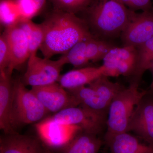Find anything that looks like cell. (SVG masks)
<instances>
[{
  "instance_id": "obj_20",
  "label": "cell",
  "mask_w": 153,
  "mask_h": 153,
  "mask_svg": "<svg viewBox=\"0 0 153 153\" xmlns=\"http://www.w3.org/2000/svg\"><path fill=\"white\" fill-rule=\"evenodd\" d=\"M27 38L30 49V57L37 55L44 39V33L41 24H36L30 19H25L19 22ZM29 57V58H30Z\"/></svg>"
},
{
  "instance_id": "obj_16",
  "label": "cell",
  "mask_w": 153,
  "mask_h": 153,
  "mask_svg": "<svg viewBox=\"0 0 153 153\" xmlns=\"http://www.w3.org/2000/svg\"><path fill=\"white\" fill-rule=\"evenodd\" d=\"M104 68L98 67H82L60 75L57 82L66 89H73L88 85L102 76H104Z\"/></svg>"
},
{
  "instance_id": "obj_19",
  "label": "cell",
  "mask_w": 153,
  "mask_h": 153,
  "mask_svg": "<svg viewBox=\"0 0 153 153\" xmlns=\"http://www.w3.org/2000/svg\"><path fill=\"white\" fill-rule=\"evenodd\" d=\"M136 65L131 84L138 85L144 73L153 63V37L137 48Z\"/></svg>"
},
{
  "instance_id": "obj_24",
  "label": "cell",
  "mask_w": 153,
  "mask_h": 153,
  "mask_svg": "<svg viewBox=\"0 0 153 153\" xmlns=\"http://www.w3.org/2000/svg\"><path fill=\"white\" fill-rule=\"evenodd\" d=\"M55 10L75 14L87 8L93 0H51Z\"/></svg>"
},
{
  "instance_id": "obj_28",
  "label": "cell",
  "mask_w": 153,
  "mask_h": 153,
  "mask_svg": "<svg viewBox=\"0 0 153 153\" xmlns=\"http://www.w3.org/2000/svg\"><path fill=\"white\" fill-rule=\"evenodd\" d=\"M45 153H53L52 151L50 150V149L49 148H47V149H46V152H45Z\"/></svg>"
},
{
  "instance_id": "obj_21",
  "label": "cell",
  "mask_w": 153,
  "mask_h": 153,
  "mask_svg": "<svg viewBox=\"0 0 153 153\" xmlns=\"http://www.w3.org/2000/svg\"><path fill=\"white\" fill-rule=\"evenodd\" d=\"M1 20L7 27L16 24L22 20L18 0H4L1 1Z\"/></svg>"
},
{
  "instance_id": "obj_6",
  "label": "cell",
  "mask_w": 153,
  "mask_h": 153,
  "mask_svg": "<svg viewBox=\"0 0 153 153\" xmlns=\"http://www.w3.org/2000/svg\"><path fill=\"white\" fill-rule=\"evenodd\" d=\"M108 77L102 76L88 84L85 97L80 105L105 117L112 100L124 88Z\"/></svg>"
},
{
  "instance_id": "obj_2",
  "label": "cell",
  "mask_w": 153,
  "mask_h": 153,
  "mask_svg": "<svg viewBox=\"0 0 153 153\" xmlns=\"http://www.w3.org/2000/svg\"><path fill=\"white\" fill-rule=\"evenodd\" d=\"M88 7V22L99 36L111 38L121 35L135 12L119 0H94Z\"/></svg>"
},
{
  "instance_id": "obj_17",
  "label": "cell",
  "mask_w": 153,
  "mask_h": 153,
  "mask_svg": "<svg viewBox=\"0 0 153 153\" xmlns=\"http://www.w3.org/2000/svg\"><path fill=\"white\" fill-rule=\"evenodd\" d=\"M111 153H153V146L141 143L128 132L105 139Z\"/></svg>"
},
{
  "instance_id": "obj_23",
  "label": "cell",
  "mask_w": 153,
  "mask_h": 153,
  "mask_svg": "<svg viewBox=\"0 0 153 153\" xmlns=\"http://www.w3.org/2000/svg\"><path fill=\"white\" fill-rule=\"evenodd\" d=\"M87 40L77 43L63 55L66 57L67 64H71L77 68H82L88 63L89 61L85 54Z\"/></svg>"
},
{
  "instance_id": "obj_9",
  "label": "cell",
  "mask_w": 153,
  "mask_h": 153,
  "mask_svg": "<svg viewBox=\"0 0 153 153\" xmlns=\"http://www.w3.org/2000/svg\"><path fill=\"white\" fill-rule=\"evenodd\" d=\"M137 48L131 46L113 47L105 56L104 76H132L136 65Z\"/></svg>"
},
{
  "instance_id": "obj_26",
  "label": "cell",
  "mask_w": 153,
  "mask_h": 153,
  "mask_svg": "<svg viewBox=\"0 0 153 153\" xmlns=\"http://www.w3.org/2000/svg\"><path fill=\"white\" fill-rule=\"evenodd\" d=\"M131 10L149 11L151 7V0H119Z\"/></svg>"
},
{
  "instance_id": "obj_27",
  "label": "cell",
  "mask_w": 153,
  "mask_h": 153,
  "mask_svg": "<svg viewBox=\"0 0 153 153\" xmlns=\"http://www.w3.org/2000/svg\"><path fill=\"white\" fill-rule=\"evenodd\" d=\"M149 70L150 71L152 75V81L150 85V91L151 92H152V91H153V63L150 67Z\"/></svg>"
},
{
  "instance_id": "obj_18",
  "label": "cell",
  "mask_w": 153,
  "mask_h": 153,
  "mask_svg": "<svg viewBox=\"0 0 153 153\" xmlns=\"http://www.w3.org/2000/svg\"><path fill=\"white\" fill-rule=\"evenodd\" d=\"M97 135L83 131L78 133L59 153H98L102 142Z\"/></svg>"
},
{
  "instance_id": "obj_14",
  "label": "cell",
  "mask_w": 153,
  "mask_h": 153,
  "mask_svg": "<svg viewBox=\"0 0 153 153\" xmlns=\"http://www.w3.org/2000/svg\"><path fill=\"white\" fill-rule=\"evenodd\" d=\"M32 136L16 133L1 137L0 153H45L47 148Z\"/></svg>"
},
{
  "instance_id": "obj_15",
  "label": "cell",
  "mask_w": 153,
  "mask_h": 153,
  "mask_svg": "<svg viewBox=\"0 0 153 153\" xmlns=\"http://www.w3.org/2000/svg\"><path fill=\"white\" fill-rule=\"evenodd\" d=\"M13 83L12 75L0 73V128L7 134L17 133L11 123Z\"/></svg>"
},
{
  "instance_id": "obj_3",
  "label": "cell",
  "mask_w": 153,
  "mask_h": 153,
  "mask_svg": "<svg viewBox=\"0 0 153 153\" xmlns=\"http://www.w3.org/2000/svg\"><path fill=\"white\" fill-rule=\"evenodd\" d=\"M138 86L131 84L116 95L110 105L106 120L107 131L104 138L123 133L128 132L129 124L135 108L148 93L140 91Z\"/></svg>"
},
{
  "instance_id": "obj_11",
  "label": "cell",
  "mask_w": 153,
  "mask_h": 153,
  "mask_svg": "<svg viewBox=\"0 0 153 153\" xmlns=\"http://www.w3.org/2000/svg\"><path fill=\"white\" fill-rule=\"evenodd\" d=\"M121 36L125 46L135 48L150 39L153 37V14L149 11L134 12Z\"/></svg>"
},
{
  "instance_id": "obj_12",
  "label": "cell",
  "mask_w": 153,
  "mask_h": 153,
  "mask_svg": "<svg viewBox=\"0 0 153 153\" xmlns=\"http://www.w3.org/2000/svg\"><path fill=\"white\" fill-rule=\"evenodd\" d=\"M145 96L135 108L128 132L133 131L153 146V98Z\"/></svg>"
},
{
  "instance_id": "obj_1",
  "label": "cell",
  "mask_w": 153,
  "mask_h": 153,
  "mask_svg": "<svg viewBox=\"0 0 153 153\" xmlns=\"http://www.w3.org/2000/svg\"><path fill=\"white\" fill-rule=\"evenodd\" d=\"M41 25L44 39L40 49L48 59L64 55L77 43L94 38L85 21L71 13L54 10Z\"/></svg>"
},
{
  "instance_id": "obj_25",
  "label": "cell",
  "mask_w": 153,
  "mask_h": 153,
  "mask_svg": "<svg viewBox=\"0 0 153 153\" xmlns=\"http://www.w3.org/2000/svg\"><path fill=\"white\" fill-rule=\"evenodd\" d=\"M10 61L8 44L4 34L3 33L0 37V73L7 71Z\"/></svg>"
},
{
  "instance_id": "obj_22",
  "label": "cell",
  "mask_w": 153,
  "mask_h": 153,
  "mask_svg": "<svg viewBox=\"0 0 153 153\" xmlns=\"http://www.w3.org/2000/svg\"><path fill=\"white\" fill-rule=\"evenodd\" d=\"M113 47L106 41L97 40L94 38H90L86 41V57L89 61L94 62L102 60Z\"/></svg>"
},
{
  "instance_id": "obj_7",
  "label": "cell",
  "mask_w": 153,
  "mask_h": 153,
  "mask_svg": "<svg viewBox=\"0 0 153 153\" xmlns=\"http://www.w3.org/2000/svg\"><path fill=\"white\" fill-rule=\"evenodd\" d=\"M66 124L77 126L82 131L98 135L106 125V117L82 105L62 110L49 117Z\"/></svg>"
},
{
  "instance_id": "obj_13",
  "label": "cell",
  "mask_w": 153,
  "mask_h": 153,
  "mask_svg": "<svg viewBox=\"0 0 153 153\" xmlns=\"http://www.w3.org/2000/svg\"><path fill=\"white\" fill-rule=\"evenodd\" d=\"M3 33L8 44L11 57L10 66L6 72L12 75L14 69L29 60L30 56L29 43L25 31L19 22L7 26Z\"/></svg>"
},
{
  "instance_id": "obj_4",
  "label": "cell",
  "mask_w": 153,
  "mask_h": 153,
  "mask_svg": "<svg viewBox=\"0 0 153 153\" xmlns=\"http://www.w3.org/2000/svg\"><path fill=\"white\" fill-rule=\"evenodd\" d=\"M48 113L35 94L26 87L22 79L13 81L11 123L15 131L19 126L39 122Z\"/></svg>"
},
{
  "instance_id": "obj_10",
  "label": "cell",
  "mask_w": 153,
  "mask_h": 153,
  "mask_svg": "<svg viewBox=\"0 0 153 153\" xmlns=\"http://www.w3.org/2000/svg\"><path fill=\"white\" fill-rule=\"evenodd\" d=\"M31 89L48 113H57L65 108L79 105L71 93L57 82L32 87Z\"/></svg>"
},
{
  "instance_id": "obj_5",
  "label": "cell",
  "mask_w": 153,
  "mask_h": 153,
  "mask_svg": "<svg viewBox=\"0 0 153 153\" xmlns=\"http://www.w3.org/2000/svg\"><path fill=\"white\" fill-rule=\"evenodd\" d=\"M67 64L66 57L63 55L56 60L42 58L37 55L28 60L27 70L22 81L26 85L32 87L44 86L57 82L64 65Z\"/></svg>"
},
{
  "instance_id": "obj_8",
  "label": "cell",
  "mask_w": 153,
  "mask_h": 153,
  "mask_svg": "<svg viewBox=\"0 0 153 153\" xmlns=\"http://www.w3.org/2000/svg\"><path fill=\"white\" fill-rule=\"evenodd\" d=\"M40 140L49 149H60L65 146L82 129L77 126L66 124L48 117L35 125Z\"/></svg>"
},
{
  "instance_id": "obj_29",
  "label": "cell",
  "mask_w": 153,
  "mask_h": 153,
  "mask_svg": "<svg viewBox=\"0 0 153 153\" xmlns=\"http://www.w3.org/2000/svg\"><path fill=\"white\" fill-rule=\"evenodd\" d=\"M152 92V93L153 94V91H152V92Z\"/></svg>"
}]
</instances>
